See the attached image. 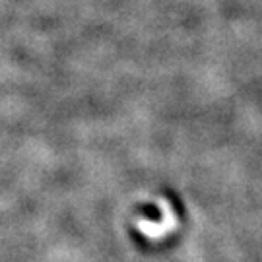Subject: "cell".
<instances>
[{
	"mask_svg": "<svg viewBox=\"0 0 262 262\" xmlns=\"http://www.w3.org/2000/svg\"><path fill=\"white\" fill-rule=\"evenodd\" d=\"M159 206H161V220L159 222H151V220H140L138 222V229L150 239H159V237L167 235L177 224L175 214H173V210L167 202H159Z\"/></svg>",
	"mask_w": 262,
	"mask_h": 262,
	"instance_id": "obj_1",
	"label": "cell"
}]
</instances>
